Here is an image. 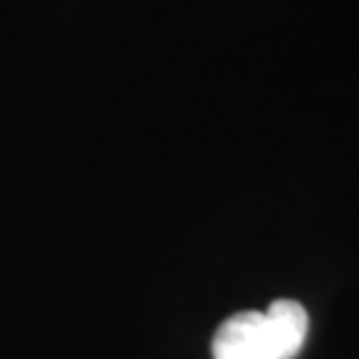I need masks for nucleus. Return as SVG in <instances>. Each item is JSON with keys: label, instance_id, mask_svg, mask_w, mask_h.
Masks as SVG:
<instances>
[{"label": "nucleus", "instance_id": "obj_1", "mask_svg": "<svg viewBox=\"0 0 359 359\" xmlns=\"http://www.w3.org/2000/svg\"><path fill=\"white\" fill-rule=\"evenodd\" d=\"M306 335V309L277 298L264 311H240L221 322L213 335V359H295Z\"/></svg>", "mask_w": 359, "mask_h": 359}]
</instances>
